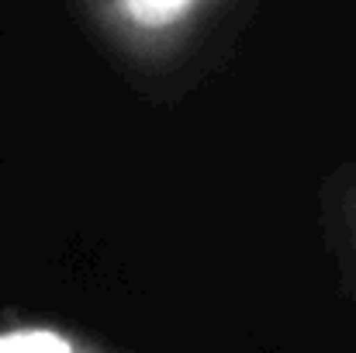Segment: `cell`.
<instances>
[{
    "label": "cell",
    "instance_id": "6da1fadb",
    "mask_svg": "<svg viewBox=\"0 0 356 353\" xmlns=\"http://www.w3.org/2000/svg\"><path fill=\"white\" fill-rule=\"evenodd\" d=\"M101 28L135 56L177 49L218 0H87Z\"/></svg>",
    "mask_w": 356,
    "mask_h": 353
},
{
    "label": "cell",
    "instance_id": "7a4b0ae2",
    "mask_svg": "<svg viewBox=\"0 0 356 353\" xmlns=\"http://www.w3.org/2000/svg\"><path fill=\"white\" fill-rule=\"evenodd\" d=\"M0 353H111L94 340L49 326V322H10L0 326Z\"/></svg>",
    "mask_w": 356,
    "mask_h": 353
}]
</instances>
